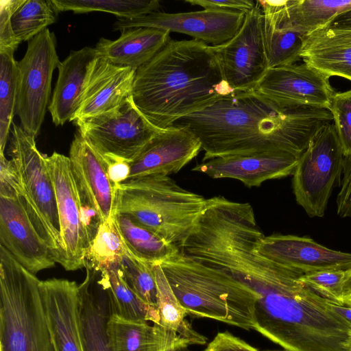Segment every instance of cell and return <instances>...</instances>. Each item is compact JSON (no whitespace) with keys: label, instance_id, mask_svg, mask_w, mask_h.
<instances>
[{"label":"cell","instance_id":"obj_1","mask_svg":"<svg viewBox=\"0 0 351 351\" xmlns=\"http://www.w3.org/2000/svg\"><path fill=\"white\" fill-rule=\"evenodd\" d=\"M262 236L254 228L233 232L211 263L258 295L254 330L286 351H351V326L302 281L304 271L258 252Z\"/></svg>","mask_w":351,"mask_h":351},{"label":"cell","instance_id":"obj_2","mask_svg":"<svg viewBox=\"0 0 351 351\" xmlns=\"http://www.w3.org/2000/svg\"><path fill=\"white\" fill-rule=\"evenodd\" d=\"M332 121L327 109L282 107L253 90L224 97L170 128L192 133L204 152L202 161H206L267 152L300 156L319 128Z\"/></svg>","mask_w":351,"mask_h":351},{"label":"cell","instance_id":"obj_3","mask_svg":"<svg viewBox=\"0 0 351 351\" xmlns=\"http://www.w3.org/2000/svg\"><path fill=\"white\" fill-rule=\"evenodd\" d=\"M236 92L227 82L215 46L171 39L136 70L132 99L156 128L202 111Z\"/></svg>","mask_w":351,"mask_h":351},{"label":"cell","instance_id":"obj_4","mask_svg":"<svg viewBox=\"0 0 351 351\" xmlns=\"http://www.w3.org/2000/svg\"><path fill=\"white\" fill-rule=\"evenodd\" d=\"M160 266L187 315L254 330L258 295L247 286L180 251Z\"/></svg>","mask_w":351,"mask_h":351},{"label":"cell","instance_id":"obj_5","mask_svg":"<svg viewBox=\"0 0 351 351\" xmlns=\"http://www.w3.org/2000/svg\"><path fill=\"white\" fill-rule=\"evenodd\" d=\"M206 199L169 176L125 181L117 188V213L131 216L168 243L180 247L204 210Z\"/></svg>","mask_w":351,"mask_h":351},{"label":"cell","instance_id":"obj_6","mask_svg":"<svg viewBox=\"0 0 351 351\" xmlns=\"http://www.w3.org/2000/svg\"><path fill=\"white\" fill-rule=\"evenodd\" d=\"M40 281L0 245V351H55Z\"/></svg>","mask_w":351,"mask_h":351},{"label":"cell","instance_id":"obj_7","mask_svg":"<svg viewBox=\"0 0 351 351\" xmlns=\"http://www.w3.org/2000/svg\"><path fill=\"white\" fill-rule=\"evenodd\" d=\"M8 154L15 164L24 189L27 211L56 263L61 249L56 193L46 160L33 135L12 123Z\"/></svg>","mask_w":351,"mask_h":351},{"label":"cell","instance_id":"obj_8","mask_svg":"<svg viewBox=\"0 0 351 351\" xmlns=\"http://www.w3.org/2000/svg\"><path fill=\"white\" fill-rule=\"evenodd\" d=\"M53 184L60 223L61 249L56 261L67 271L85 267L86 257L100 221L80 197L69 156L58 152L46 156Z\"/></svg>","mask_w":351,"mask_h":351},{"label":"cell","instance_id":"obj_9","mask_svg":"<svg viewBox=\"0 0 351 351\" xmlns=\"http://www.w3.org/2000/svg\"><path fill=\"white\" fill-rule=\"evenodd\" d=\"M343 153L334 124L319 128L293 173L296 202L311 217L324 215L332 187L343 172Z\"/></svg>","mask_w":351,"mask_h":351},{"label":"cell","instance_id":"obj_10","mask_svg":"<svg viewBox=\"0 0 351 351\" xmlns=\"http://www.w3.org/2000/svg\"><path fill=\"white\" fill-rule=\"evenodd\" d=\"M60 62L55 34L48 28L28 42L24 56L18 62L16 114L22 128L34 137L48 109L53 73Z\"/></svg>","mask_w":351,"mask_h":351},{"label":"cell","instance_id":"obj_11","mask_svg":"<svg viewBox=\"0 0 351 351\" xmlns=\"http://www.w3.org/2000/svg\"><path fill=\"white\" fill-rule=\"evenodd\" d=\"M78 130L104 156L131 162L147 143L162 131L154 126L134 105L132 96L107 112L75 120Z\"/></svg>","mask_w":351,"mask_h":351},{"label":"cell","instance_id":"obj_12","mask_svg":"<svg viewBox=\"0 0 351 351\" xmlns=\"http://www.w3.org/2000/svg\"><path fill=\"white\" fill-rule=\"evenodd\" d=\"M224 77L236 93L254 90L268 70L261 6L245 14L237 33L226 43L215 46Z\"/></svg>","mask_w":351,"mask_h":351},{"label":"cell","instance_id":"obj_13","mask_svg":"<svg viewBox=\"0 0 351 351\" xmlns=\"http://www.w3.org/2000/svg\"><path fill=\"white\" fill-rule=\"evenodd\" d=\"M245 13L238 11L204 9L199 11L166 13L154 12L134 19L117 18L114 31L147 27L190 36L212 46L230 40L241 28Z\"/></svg>","mask_w":351,"mask_h":351},{"label":"cell","instance_id":"obj_14","mask_svg":"<svg viewBox=\"0 0 351 351\" xmlns=\"http://www.w3.org/2000/svg\"><path fill=\"white\" fill-rule=\"evenodd\" d=\"M254 90L282 107L328 110L335 93L329 77L304 62L269 69Z\"/></svg>","mask_w":351,"mask_h":351},{"label":"cell","instance_id":"obj_15","mask_svg":"<svg viewBox=\"0 0 351 351\" xmlns=\"http://www.w3.org/2000/svg\"><path fill=\"white\" fill-rule=\"evenodd\" d=\"M0 245L34 275L56 263L22 198L0 197Z\"/></svg>","mask_w":351,"mask_h":351},{"label":"cell","instance_id":"obj_16","mask_svg":"<svg viewBox=\"0 0 351 351\" xmlns=\"http://www.w3.org/2000/svg\"><path fill=\"white\" fill-rule=\"evenodd\" d=\"M69 158L83 204L97 213L101 222L114 218L117 188L109 178L106 158L79 132L71 143Z\"/></svg>","mask_w":351,"mask_h":351},{"label":"cell","instance_id":"obj_17","mask_svg":"<svg viewBox=\"0 0 351 351\" xmlns=\"http://www.w3.org/2000/svg\"><path fill=\"white\" fill-rule=\"evenodd\" d=\"M202 149L199 141L185 129L170 128L154 136L130 162L126 181L176 173Z\"/></svg>","mask_w":351,"mask_h":351},{"label":"cell","instance_id":"obj_18","mask_svg":"<svg viewBox=\"0 0 351 351\" xmlns=\"http://www.w3.org/2000/svg\"><path fill=\"white\" fill-rule=\"evenodd\" d=\"M300 156L289 152H267L213 158L195 166L192 171L212 178H232L247 187L293 173Z\"/></svg>","mask_w":351,"mask_h":351},{"label":"cell","instance_id":"obj_19","mask_svg":"<svg viewBox=\"0 0 351 351\" xmlns=\"http://www.w3.org/2000/svg\"><path fill=\"white\" fill-rule=\"evenodd\" d=\"M256 249L265 257L304 273L351 269V254L327 248L308 237L272 234L262 237Z\"/></svg>","mask_w":351,"mask_h":351},{"label":"cell","instance_id":"obj_20","mask_svg":"<svg viewBox=\"0 0 351 351\" xmlns=\"http://www.w3.org/2000/svg\"><path fill=\"white\" fill-rule=\"evenodd\" d=\"M40 288L55 351H83L79 326V285L53 278L40 281Z\"/></svg>","mask_w":351,"mask_h":351},{"label":"cell","instance_id":"obj_21","mask_svg":"<svg viewBox=\"0 0 351 351\" xmlns=\"http://www.w3.org/2000/svg\"><path fill=\"white\" fill-rule=\"evenodd\" d=\"M99 55L95 48L71 51L58 65V78L48 110L53 123L73 121L80 107L90 73Z\"/></svg>","mask_w":351,"mask_h":351},{"label":"cell","instance_id":"obj_22","mask_svg":"<svg viewBox=\"0 0 351 351\" xmlns=\"http://www.w3.org/2000/svg\"><path fill=\"white\" fill-rule=\"evenodd\" d=\"M136 69L114 65L99 56L73 121L114 110L132 95Z\"/></svg>","mask_w":351,"mask_h":351},{"label":"cell","instance_id":"obj_23","mask_svg":"<svg viewBox=\"0 0 351 351\" xmlns=\"http://www.w3.org/2000/svg\"><path fill=\"white\" fill-rule=\"evenodd\" d=\"M79 285V326L83 351H112L108 333L112 315L109 295L99 269L86 266Z\"/></svg>","mask_w":351,"mask_h":351},{"label":"cell","instance_id":"obj_24","mask_svg":"<svg viewBox=\"0 0 351 351\" xmlns=\"http://www.w3.org/2000/svg\"><path fill=\"white\" fill-rule=\"evenodd\" d=\"M256 1L263 10L268 68L297 63L302 59L306 36L294 28L288 16L285 1Z\"/></svg>","mask_w":351,"mask_h":351},{"label":"cell","instance_id":"obj_25","mask_svg":"<svg viewBox=\"0 0 351 351\" xmlns=\"http://www.w3.org/2000/svg\"><path fill=\"white\" fill-rule=\"evenodd\" d=\"M107 329L112 351H167L193 345L160 324L129 320L116 314L111 315Z\"/></svg>","mask_w":351,"mask_h":351},{"label":"cell","instance_id":"obj_26","mask_svg":"<svg viewBox=\"0 0 351 351\" xmlns=\"http://www.w3.org/2000/svg\"><path fill=\"white\" fill-rule=\"evenodd\" d=\"M121 33L114 40L100 38L95 48L99 56L110 63L136 70L171 40L169 32L155 28H132Z\"/></svg>","mask_w":351,"mask_h":351},{"label":"cell","instance_id":"obj_27","mask_svg":"<svg viewBox=\"0 0 351 351\" xmlns=\"http://www.w3.org/2000/svg\"><path fill=\"white\" fill-rule=\"evenodd\" d=\"M302 60L322 73L351 81V29L326 27L306 36Z\"/></svg>","mask_w":351,"mask_h":351},{"label":"cell","instance_id":"obj_28","mask_svg":"<svg viewBox=\"0 0 351 351\" xmlns=\"http://www.w3.org/2000/svg\"><path fill=\"white\" fill-rule=\"evenodd\" d=\"M114 220L128 251L148 264L160 265L180 252L179 247L168 243L128 215L117 213Z\"/></svg>","mask_w":351,"mask_h":351},{"label":"cell","instance_id":"obj_29","mask_svg":"<svg viewBox=\"0 0 351 351\" xmlns=\"http://www.w3.org/2000/svg\"><path fill=\"white\" fill-rule=\"evenodd\" d=\"M119 263L99 269L109 295L112 314L129 320L160 324L157 308L145 302L128 285Z\"/></svg>","mask_w":351,"mask_h":351},{"label":"cell","instance_id":"obj_30","mask_svg":"<svg viewBox=\"0 0 351 351\" xmlns=\"http://www.w3.org/2000/svg\"><path fill=\"white\" fill-rule=\"evenodd\" d=\"M285 4L294 28L306 36L328 27L339 14L351 9V0H286Z\"/></svg>","mask_w":351,"mask_h":351},{"label":"cell","instance_id":"obj_31","mask_svg":"<svg viewBox=\"0 0 351 351\" xmlns=\"http://www.w3.org/2000/svg\"><path fill=\"white\" fill-rule=\"evenodd\" d=\"M153 269L157 286L160 325L179 333L193 344L206 343V338L193 330L185 319L186 311L173 293L160 265H154Z\"/></svg>","mask_w":351,"mask_h":351},{"label":"cell","instance_id":"obj_32","mask_svg":"<svg viewBox=\"0 0 351 351\" xmlns=\"http://www.w3.org/2000/svg\"><path fill=\"white\" fill-rule=\"evenodd\" d=\"M51 2L58 12H102L121 19H134L156 12L160 8L157 0H51Z\"/></svg>","mask_w":351,"mask_h":351},{"label":"cell","instance_id":"obj_33","mask_svg":"<svg viewBox=\"0 0 351 351\" xmlns=\"http://www.w3.org/2000/svg\"><path fill=\"white\" fill-rule=\"evenodd\" d=\"M18 62L14 53L0 52V153H4L16 115Z\"/></svg>","mask_w":351,"mask_h":351},{"label":"cell","instance_id":"obj_34","mask_svg":"<svg viewBox=\"0 0 351 351\" xmlns=\"http://www.w3.org/2000/svg\"><path fill=\"white\" fill-rule=\"evenodd\" d=\"M58 13L51 0H23L11 18L15 36L21 43L29 42L54 23Z\"/></svg>","mask_w":351,"mask_h":351},{"label":"cell","instance_id":"obj_35","mask_svg":"<svg viewBox=\"0 0 351 351\" xmlns=\"http://www.w3.org/2000/svg\"><path fill=\"white\" fill-rule=\"evenodd\" d=\"M114 218L99 224L91 241L86 257L85 267L100 269L118 263L126 252L127 249L116 228Z\"/></svg>","mask_w":351,"mask_h":351},{"label":"cell","instance_id":"obj_36","mask_svg":"<svg viewBox=\"0 0 351 351\" xmlns=\"http://www.w3.org/2000/svg\"><path fill=\"white\" fill-rule=\"evenodd\" d=\"M119 264L128 285L145 302L157 308L158 293L154 265L137 258L128 250Z\"/></svg>","mask_w":351,"mask_h":351},{"label":"cell","instance_id":"obj_37","mask_svg":"<svg viewBox=\"0 0 351 351\" xmlns=\"http://www.w3.org/2000/svg\"><path fill=\"white\" fill-rule=\"evenodd\" d=\"M344 270H322L304 273L302 281L322 297L343 306Z\"/></svg>","mask_w":351,"mask_h":351},{"label":"cell","instance_id":"obj_38","mask_svg":"<svg viewBox=\"0 0 351 351\" xmlns=\"http://www.w3.org/2000/svg\"><path fill=\"white\" fill-rule=\"evenodd\" d=\"M343 156H351V89L335 93L329 108Z\"/></svg>","mask_w":351,"mask_h":351},{"label":"cell","instance_id":"obj_39","mask_svg":"<svg viewBox=\"0 0 351 351\" xmlns=\"http://www.w3.org/2000/svg\"><path fill=\"white\" fill-rule=\"evenodd\" d=\"M23 1H0V52L14 53L21 43L12 30L11 18Z\"/></svg>","mask_w":351,"mask_h":351},{"label":"cell","instance_id":"obj_40","mask_svg":"<svg viewBox=\"0 0 351 351\" xmlns=\"http://www.w3.org/2000/svg\"><path fill=\"white\" fill-rule=\"evenodd\" d=\"M23 195V186L15 164L4 153H0V197L17 199Z\"/></svg>","mask_w":351,"mask_h":351},{"label":"cell","instance_id":"obj_41","mask_svg":"<svg viewBox=\"0 0 351 351\" xmlns=\"http://www.w3.org/2000/svg\"><path fill=\"white\" fill-rule=\"evenodd\" d=\"M204 351H259L228 331L218 332Z\"/></svg>","mask_w":351,"mask_h":351},{"label":"cell","instance_id":"obj_42","mask_svg":"<svg viewBox=\"0 0 351 351\" xmlns=\"http://www.w3.org/2000/svg\"><path fill=\"white\" fill-rule=\"evenodd\" d=\"M342 173L341 189L337 198V209L351 217V156H343Z\"/></svg>","mask_w":351,"mask_h":351},{"label":"cell","instance_id":"obj_43","mask_svg":"<svg viewBox=\"0 0 351 351\" xmlns=\"http://www.w3.org/2000/svg\"><path fill=\"white\" fill-rule=\"evenodd\" d=\"M184 2L192 5H199L204 9H219L232 10L247 13L256 5L252 0H185Z\"/></svg>","mask_w":351,"mask_h":351},{"label":"cell","instance_id":"obj_44","mask_svg":"<svg viewBox=\"0 0 351 351\" xmlns=\"http://www.w3.org/2000/svg\"><path fill=\"white\" fill-rule=\"evenodd\" d=\"M104 157L108 163L109 178L116 188H118L129 178L130 162L110 157Z\"/></svg>","mask_w":351,"mask_h":351},{"label":"cell","instance_id":"obj_45","mask_svg":"<svg viewBox=\"0 0 351 351\" xmlns=\"http://www.w3.org/2000/svg\"><path fill=\"white\" fill-rule=\"evenodd\" d=\"M328 27L338 29H351V9L339 14Z\"/></svg>","mask_w":351,"mask_h":351},{"label":"cell","instance_id":"obj_46","mask_svg":"<svg viewBox=\"0 0 351 351\" xmlns=\"http://www.w3.org/2000/svg\"><path fill=\"white\" fill-rule=\"evenodd\" d=\"M329 305L335 313L341 316L351 326V307L337 305L330 301L329 302Z\"/></svg>","mask_w":351,"mask_h":351},{"label":"cell","instance_id":"obj_47","mask_svg":"<svg viewBox=\"0 0 351 351\" xmlns=\"http://www.w3.org/2000/svg\"><path fill=\"white\" fill-rule=\"evenodd\" d=\"M343 306L351 307V269L347 271L343 282Z\"/></svg>","mask_w":351,"mask_h":351},{"label":"cell","instance_id":"obj_48","mask_svg":"<svg viewBox=\"0 0 351 351\" xmlns=\"http://www.w3.org/2000/svg\"><path fill=\"white\" fill-rule=\"evenodd\" d=\"M167 351H191L188 349V348H180L176 349H171Z\"/></svg>","mask_w":351,"mask_h":351},{"label":"cell","instance_id":"obj_49","mask_svg":"<svg viewBox=\"0 0 351 351\" xmlns=\"http://www.w3.org/2000/svg\"><path fill=\"white\" fill-rule=\"evenodd\" d=\"M269 351H280V350H269Z\"/></svg>","mask_w":351,"mask_h":351}]
</instances>
